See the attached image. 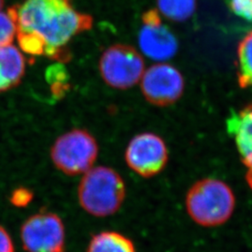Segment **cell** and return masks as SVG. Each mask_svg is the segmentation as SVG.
I'll list each match as a JSON object with an SVG mask.
<instances>
[{"instance_id": "1", "label": "cell", "mask_w": 252, "mask_h": 252, "mask_svg": "<svg viewBox=\"0 0 252 252\" xmlns=\"http://www.w3.org/2000/svg\"><path fill=\"white\" fill-rule=\"evenodd\" d=\"M13 7L20 49L61 63L71 59L73 37L94 26L93 16L75 9L71 0H27Z\"/></svg>"}, {"instance_id": "2", "label": "cell", "mask_w": 252, "mask_h": 252, "mask_svg": "<svg viewBox=\"0 0 252 252\" xmlns=\"http://www.w3.org/2000/svg\"><path fill=\"white\" fill-rule=\"evenodd\" d=\"M126 196L125 180L116 170L100 165L84 173L78 187L79 203L87 213L96 218L114 215Z\"/></svg>"}, {"instance_id": "3", "label": "cell", "mask_w": 252, "mask_h": 252, "mask_svg": "<svg viewBox=\"0 0 252 252\" xmlns=\"http://www.w3.org/2000/svg\"><path fill=\"white\" fill-rule=\"evenodd\" d=\"M185 204L194 222L204 227H215L225 223L231 218L235 198L225 182L217 179H203L188 190Z\"/></svg>"}, {"instance_id": "4", "label": "cell", "mask_w": 252, "mask_h": 252, "mask_svg": "<svg viewBox=\"0 0 252 252\" xmlns=\"http://www.w3.org/2000/svg\"><path fill=\"white\" fill-rule=\"evenodd\" d=\"M98 144L85 129L75 128L56 138L51 148L54 166L67 176L84 174L97 159Z\"/></svg>"}, {"instance_id": "5", "label": "cell", "mask_w": 252, "mask_h": 252, "mask_svg": "<svg viewBox=\"0 0 252 252\" xmlns=\"http://www.w3.org/2000/svg\"><path fill=\"white\" fill-rule=\"evenodd\" d=\"M145 70L142 55L133 46L113 44L102 54L99 71L103 81L118 90H127L137 84Z\"/></svg>"}, {"instance_id": "6", "label": "cell", "mask_w": 252, "mask_h": 252, "mask_svg": "<svg viewBox=\"0 0 252 252\" xmlns=\"http://www.w3.org/2000/svg\"><path fill=\"white\" fill-rule=\"evenodd\" d=\"M21 241L27 252H63L65 229L63 220L53 212L29 217L21 227Z\"/></svg>"}, {"instance_id": "7", "label": "cell", "mask_w": 252, "mask_h": 252, "mask_svg": "<svg viewBox=\"0 0 252 252\" xmlns=\"http://www.w3.org/2000/svg\"><path fill=\"white\" fill-rule=\"evenodd\" d=\"M128 167L145 179L157 176L168 162V150L160 135L145 132L135 135L125 153Z\"/></svg>"}, {"instance_id": "8", "label": "cell", "mask_w": 252, "mask_h": 252, "mask_svg": "<svg viewBox=\"0 0 252 252\" xmlns=\"http://www.w3.org/2000/svg\"><path fill=\"white\" fill-rule=\"evenodd\" d=\"M185 82L182 74L171 64L155 63L145 70L140 80L142 94L156 107H169L180 99Z\"/></svg>"}, {"instance_id": "9", "label": "cell", "mask_w": 252, "mask_h": 252, "mask_svg": "<svg viewBox=\"0 0 252 252\" xmlns=\"http://www.w3.org/2000/svg\"><path fill=\"white\" fill-rule=\"evenodd\" d=\"M138 45L141 52L155 61H165L174 57L179 42L170 28L162 22L158 9L146 10L141 17Z\"/></svg>"}, {"instance_id": "10", "label": "cell", "mask_w": 252, "mask_h": 252, "mask_svg": "<svg viewBox=\"0 0 252 252\" xmlns=\"http://www.w3.org/2000/svg\"><path fill=\"white\" fill-rule=\"evenodd\" d=\"M227 132L235 140L241 161L247 168L246 179L252 189V103L233 111L226 121Z\"/></svg>"}, {"instance_id": "11", "label": "cell", "mask_w": 252, "mask_h": 252, "mask_svg": "<svg viewBox=\"0 0 252 252\" xmlns=\"http://www.w3.org/2000/svg\"><path fill=\"white\" fill-rule=\"evenodd\" d=\"M26 73V58L17 47H0V93L16 87Z\"/></svg>"}, {"instance_id": "12", "label": "cell", "mask_w": 252, "mask_h": 252, "mask_svg": "<svg viewBox=\"0 0 252 252\" xmlns=\"http://www.w3.org/2000/svg\"><path fill=\"white\" fill-rule=\"evenodd\" d=\"M87 252H136L133 241L113 231H104L94 234L87 248Z\"/></svg>"}, {"instance_id": "13", "label": "cell", "mask_w": 252, "mask_h": 252, "mask_svg": "<svg viewBox=\"0 0 252 252\" xmlns=\"http://www.w3.org/2000/svg\"><path fill=\"white\" fill-rule=\"evenodd\" d=\"M158 11L174 22H184L193 14L196 0H157Z\"/></svg>"}, {"instance_id": "14", "label": "cell", "mask_w": 252, "mask_h": 252, "mask_svg": "<svg viewBox=\"0 0 252 252\" xmlns=\"http://www.w3.org/2000/svg\"><path fill=\"white\" fill-rule=\"evenodd\" d=\"M238 82L240 87L252 86V32L241 40L237 50Z\"/></svg>"}, {"instance_id": "15", "label": "cell", "mask_w": 252, "mask_h": 252, "mask_svg": "<svg viewBox=\"0 0 252 252\" xmlns=\"http://www.w3.org/2000/svg\"><path fill=\"white\" fill-rule=\"evenodd\" d=\"M17 35V23L14 7L0 10V47L10 45Z\"/></svg>"}, {"instance_id": "16", "label": "cell", "mask_w": 252, "mask_h": 252, "mask_svg": "<svg viewBox=\"0 0 252 252\" xmlns=\"http://www.w3.org/2000/svg\"><path fill=\"white\" fill-rule=\"evenodd\" d=\"M34 193L27 188H17L14 189L10 195V203L16 207H26L32 202Z\"/></svg>"}, {"instance_id": "17", "label": "cell", "mask_w": 252, "mask_h": 252, "mask_svg": "<svg viewBox=\"0 0 252 252\" xmlns=\"http://www.w3.org/2000/svg\"><path fill=\"white\" fill-rule=\"evenodd\" d=\"M230 6L236 15L252 22V0H230Z\"/></svg>"}, {"instance_id": "18", "label": "cell", "mask_w": 252, "mask_h": 252, "mask_svg": "<svg viewBox=\"0 0 252 252\" xmlns=\"http://www.w3.org/2000/svg\"><path fill=\"white\" fill-rule=\"evenodd\" d=\"M0 252H14V245L8 231L0 226Z\"/></svg>"}, {"instance_id": "19", "label": "cell", "mask_w": 252, "mask_h": 252, "mask_svg": "<svg viewBox=\"0 0 252 252\" xmlns=\"http://www.w3.org/2000/svg\"><path fill=\"white\" fill-rule=\"evenodd\" d=\"M3 6H4V0H0V10L3 8Z\"/></svg>"}]
</instances>
